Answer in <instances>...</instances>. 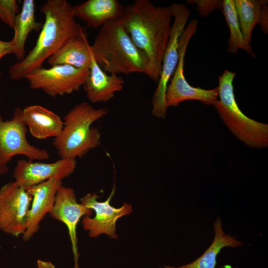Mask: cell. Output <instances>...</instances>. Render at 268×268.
Returning <instances> with one entry per match:
<instances>
[{"mask_svg":"<svg viewBox=\"0 0 268 268\" xmlns=\"http://www.w3.org/2000/svg\"><path fill=\"white\" fill-rule=\"evenodd\" d=\"M92 214L91 209L77 202L73 189L63 185L59 188L49 214L52 218L64 223L67 228L73 255L74 268H79L77 225L81 218Z\"/></svg>","mask_w":268,"mask_h":268,"instance_id":"cell-13","label":"cell"},{"mask_svg":"<svg viewBox=\"0 0 268 268\" xmlns=\"http://www.w3.org/2000/svg\"><path fill=\"white\" fill-rule=\"evenodd\" d=\"M40 11L45 21L33 48L21 61L9 68L10 78L19 80L42 67L69 40L84 31L72 14V5L67 0H48Z\"/></svg>","mask_w":268,"mask_h":268,"instance_id":"cell-2","label":"cell"},{"mask_svg":"<svg viewBox=\"0 0 268 268\" xmlns=\"http://www.w3.org/2000/svg\"><path fill=\"white\" fill-rule=\"evenodd\" d=\"M27 127L23 118L22 109H15L9 120L0 116V166H7L12 157L23 155L30 160L41 161L49 158V152L31 144L26 137Z\"/></svg>","mask_w":268,"mask_h":268,"instance_id":"cell-8","label":"cell"},{"mask_svg":"<svg viewBox=\"0 0 268 268\" xmlns=\"http://www.w3.org/2000/svg\"><path fill=\"white\" fill-rule=\"evenodd\" d=\"M89 69L67 65H57L46 68L42 67L29 73L25 78L30 87L40 89L53 97L71 94L83 85Z\"/></svg>","mask_w":268,"mask_h":268,"instance_id":"cell-9","label":"cell"},{"mask_svg":"<svg viewBox=\"0 0 268 268\" xmlns=\"http://www.w3.org/2000/svg\"><path fill=\"white\" fill-rule=\"evenodd\" d=\"M92 53L85 32L69 40L48 60L51 66L67 65L74 67L89 69Z\"/></svg>","mask_w":268,"mask_h":268,"instance_id":"cell-19","label":"cell"},{"mask_svg":"<svg viewBox=\"0 0 268 268\" xmlns=\"http://www.w3.org/2000/svg\"><path fill=\"white\" fill-rule=\"evenodd\" d=\"M76 167V160L62 159L52 163L21 159L15 166L13 177L18 186L26 190L54 178L62 180L70 176Z\"/></svg>","mask_w":268,"mask_h":268,"instance_id":"cell-12","label":"cell"},{"mask_svg":"<svg viewBox=\"0 0 268 268\" xmlns=\"http://www.w3.org/2000/svg\"><path fill=\"white\" fill-rule=\"evenodd\" d=\"M115 190L114 185L108 199L104 201H97L99 196L95 193L87 194L80 199L81 203L95 212L94 217L86 216L81 221L83 228L88 231L90 238H97L104 234L111 238L117 239L116 221L133 212L132 205L129 203L125 202L119 208L110 204Z\"/></svg>","mask_w":268,"mask_h":268,"instance_id":"cell-11","label":"cell"},{"mask_svg":"<svg viewBox=\"0 0 268 268\" xmlns=\"http://www.w3.org/2000/svg\"><path fill=\"white\" fill-rule=\"evenodd\" d=\"M61 185L62 180L54 178L27 190L32 200L22 236L24 241H29L38 231L41 222L53 206L57 192Z\"/></svg>","mask_w":268,"mask_h":268,"instance_id":"cell-14","label":"cell"},{"mask_svg":"<svg viewBox=\"0 0 268 268\" xmlns=\"http://www.w3.org/2000/svg\"><path fill=\"white\" fill-rule=\"evenodd\" d=\"M171 5L136 0L124 8L121 23L147 63V75L157 83L171 30Z\"/></svg>","mask_w":268,"mask_h":268,"instance_id":"cell-1","label":"cell"},{"mask_svg":"<svg viewBox=\"0 0 268 268\" xmlns=\"http://www.w3.org/2000/svg\"><path fill=\"white\" fill-rule=\"evenodd\" d=\"M171 7L174 21L163 56L158 85L151 100L152 114L157 118L163 119L166 117L168 108L165 103L167 87L179 61V39L186 27L191 13V11L184 4L174 3L171 5Z\"/></svg>","mask_w":268,"mask_h":268,"instance_id":"cell-6","label":"cell"},{"mask_svg":"<svg viewBox=\"0 0 268 268\" xmlns=\"http://www.w3.org/2000/svg\"><path fill=\"white\" fill-rule=\"evenodd\" d=\"M14 48L11 42L0 40V61L1 58L8 54H13ZM1 72L0 70V77Z\"/></svg>","mask_w":268,"mask_h":268,"instance_id":"cell-25","label":"cell"},{"mask_svg":"<svg viewBox=\"0 0 268 268\" xmlns=\"http://www.w3.org/2000/svg\"><path fill=\"white\" fill-rule=\"evenodd\" d=\"M90 47L95 60L108 73H147V62L125 31L120 18L101 27Z\"/></svg>","mask_w":268,"mask_h":268,"instance_id":"cell-3","label":"cell"},{"mask_svg":"<svg viewBox=\"0 0 268 268\" xmlns=\"http://www.w3.org/2000/svg\"><path fill=\"white\" fill-rule=\"evenodd\" d=\"M124 8L117 0H87L72 6V14L86 22L87 27L97 28L121 18Z\"/></svg>","mask_w":268,"mask_h":268,"instance_id":"cell-16","label":"cell"},{"mask_svg":"<svg viewBox=\"0 0 268 268\" xmlns=\"http://www.w3.org/2000/svg\"><path fill=\"white\" fill-rule=\"evenodd\" d=\"M22 115L31 134L38 139L55 138L63 127V121L59 115L41 105L25 107L22 109Z\"/></svg>","mask_w":268,"mask_h":268,"instance_id":"cell-17","label":"cell"},{"mask_svg":"<svg viewBox=\"0 0 268 268\" xmlns=\"http://www.w3.org/2000/svg\"><path fill=\"white\" fill-rule=\"evenodd\" d=\"M8 171V168L7 166H0V176H2L6 174Z\"/></svg>","mask_w":268,"mask_h":268,"instance_id":"cell-27","label":"cell"},{"mask_svg":"<svg viewBox=\"0 0 268 268\" xmlns=\"http://www.w3.org/2000/svg\"><path fill=\"white\" fill-rule=\"evenodd\" d=\"M19 11V5L16 0H0V19L12 29Z\"/></svg>","mask_w":268,"mask_h":268,"instance_id":"cell-23","label":"cell"},{"mask_svg":"<svg viewBox=\"0 0 268 268\" xmlns=\"http://www.w3.org/2000/svg\"><path fill=\"white\" fill-rule=\"evenodd\" d=\"M199 22L192 20L180 36L179 44V61L175 70L168 83L165 94L167 108L178 106L188 100L200 101L207 105H213L218 97V88L204 89L191 86L184 73V60L187 48L192 36L196 32Z\"/></svg>","mask_w":268,"mask_h":268,"instance_id":"cell-7","label":"cell"},{"mask_svg":"<svg viewBox=\"0 0 268 268\" xmlns=\"http://www.w3.org/2000/svg\"><path fill=\"white\" fill-rule=\"evenodd\" d=\"M124 80L120 75L104 71L92 55L89 75L82 86L88 99L92 103L107 102L124 87Z\"/></svg>","mask_w":268,"mask_h":268,"instance_id":"cell-15","label":"cell"},{"mask_svg":"<svg viewBox=\"0 0 268 268\" xmlns=\"http://www.w3.org/2000/svg\"><path fill=\"white\" fill-rule=\"evenodd\" d=\"M222 11L225 16L230 31L227 51L229 53L236 54L241 49L248 54L256 58L250 44L247 43L240 29L234 0H223Z\"/></svg>","mask_w":268,"mask_h":268,"instance_id":"cell-22","label":"cell"},{"mask_svg":"<svg viewBox=\"0 0 268 268\" xmlns=\"http://www.w3.org/2000/svg\"><path fill=\"white\" fill-rule=\"evenodd\" d=\"M236 73L226 69L218 77V97L213 104L232 133L253 148L268 145V125L247 117L239 108L235 97L233 82Z\"/></svg>","mask_w":268,"mask_h":268,"instance_id":"cell-5","label":"cell"},{"mask_svg":"<svg viewBox=\"0 0 268 268\" xmlns=\"http://www.w3.org/2000/svg\"><path fill=\"white\" fill-rule=\"evenodd\" d=\"M35 12V1L24 0L22 8L16 17L13 28L14 36L10 41L17 62L24 58L25 45L29 33L41 30L42 27V24L36 20Z\"/></svg>","mask_w":268,"mask_h":268,"instance_id":"cell-21","label":"cell"},{"mask_svg":"<svg viewBox=\"0 0 268 268\" xmlns=\"http://www.w3.org/2000/svg\"><path fill=\"white\" fill-rule=\"evenodd\" d=\"M213 228L214 236L212 243L196 260L179 267L164 265L159 268H215L217 256L222 249L227 247L236 248L243 245L236 239L235 236H232L224 232L219 217L214 222Z\"/></svg>","mask_w":268,"mask_h":268,"instance_id":"cell-20","label":"cell"},{"mask_svg":"<svg viewBox=\"0 0 268 268\" xmlns=\"http://www.w3.org/2000/svg\"><path fill=\"white\" fill-rule=\"evenodd\" d=\"M32 198L27 190L8 182L0 188V230L15 237L22 236Z\"/></svg>","mask_w":268,"mask_h":268,"instance_id":"cell-10","label":"cell"},{"mask_svg":"<svg viewBox=\"0 0 268 268\" xmlns=\"http://www.w3.org/2000/svg\"><path fill=\"white\" fill-rule=\"evenodd\" d=\"M187 2L196 4L199 14L205 17L215 9L222 10L223 5V0H191Z\"/></svg>","mask_w":268,"mask_h":268,"instance_id":"cell-24","label":"cell"},{"mask_svg":"<svg viewBox=\"0 0 268 268\" xmlns=\"http://www.w3.org/2000/svg\"><path fill=\"white\" fill-rule=\"evenodd\" d=\"M240 29L245 41L250 44L254 27L259 24L262 31L268 33L267 0H234Z\"/></svg>","mask_w":268,"mask_h":268,"instance_id":"cell-18","label":"cell"},{"mask_svg":"<svg viewBox=\"0 0 268 268\" xmlns=\"http://www.w3.org/2000/svg\"><path fill=\"white\" fill-rule=\"evenodd\" d=\"M37 268H56L55 265L49 261L38 260L37 262Z\"/></svg>","mask_w":268,"mask_h":268,"instance_id":"cell-26","label":"cell"},{"mask_svg":"<svg viewBox=\"0 0 268 268\" xmlns=\"http://www.w3.org/2000/svg\"><path fill=\"white\" fill-rule=\"evenodd\" d=\"M109 111L107 108H96L86 102L71 108L64 117L61 132L54 138V145L60 158L75 160L98 146L101 133L92 125Z\"/></svg>","mask_w":268,"mask_h":268,"instance_id":"cell-4","label":"cell"}]
</instances>
